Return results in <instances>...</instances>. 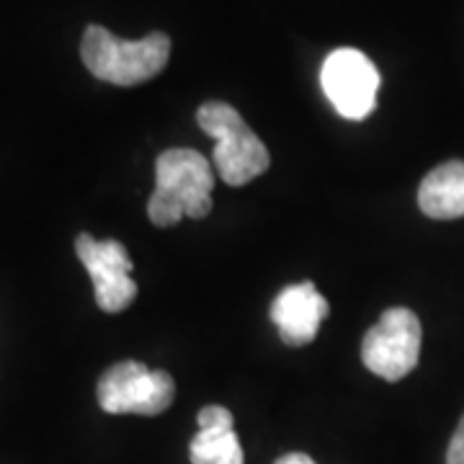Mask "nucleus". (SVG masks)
<instances>
[{"instance_id":"f257e3e1","label":"nucleus","mask_w":464,"mask_h":464,"mask_svg":"<svg viewBox=\"0 0 464 464\" xmlns=\"http://www.w3.org/2000/svg\"><path fill=\"white\" fill-rule=\"evenodd\" d=\"M215 170L209 160L188 148L166 150L155 163V191L148 217L158 227H173L181 217L201 219L212 212Z\"/></svg>"},{"instance_id":"f03ea898","label":"nucleus","mask_w":464,"mask_h":464,"mask_svg":"<svg viewBox=\"0 0 464 464\" xmlns=\"http://www.w3.org/2000/svg\"><path fill=\"white\" fill-rule=\"evenodd\" d=\"M83 65L103 83L132 88L148 83L163 72L170 57V39L163 32H152L137 42L119 39L103 26H88L81 42Z\"/></svg>"},{"instance_id":"7ed1b4c3","label":"nucleus","mask_w":464,"mask_h":464,"mask_svg":"<svg viewBox=\"0 0 464 464\" xmlns=\"http://www.w3.org/2000/svg\"><path fill=\"white\" fill-rule=\"evenodd\" d=\"M197 121L204 132L215 137V168L227 186H246L268 170L271 166L268 150L230 103L222 101L201 103Z\"/></svg>"},{"instance_id":"20e7f679","label":"nucleus","mask_w":464,"mask_h":464,"mask_svg":"<svg viewBox=\"0 0 464 464\" xmlns=\"http://www.w3.org/2000/svg\"><path fill=\"white\" fill-rule=\"evenodd\" d=\"M176 398L173 377L140 362H119L99 380V405L111 415H160Z\"/></svg>"},{"instance_id":"39448f33","label":"nucleus","mask_w":464,"mask_h":464,"mask_svg":"<svg viewBox=\"0 0 464 464\" xmlns=\"http://www.w3.org/2000/svg\"><path fill=\"white\" fill-rule=\"evenodd\" d=\"M420 359V320L405 307H390L362 343L364 366L387 382L408 377Z\"/></svg>"},{"instance_id":"423d86ee","label":"nucleus","mask_w":464,"mask_h":464,"mask_svg":"<svg viewBox=\"0 0 464 464\" xmlns=\"http://www.w3.org/2000/svg\"><path fill=\"white\" fill-rule=\"evenodd\" d=\"M320 83L333 109L343 119L362 121L377 106L380 70L364 52L351 47L331 52L320 72Z\"/></svg>"},{"instance_id":"0eeeda50","label":"nucleus","mask_w":464,"mask_h":464,"mask_svg":"<svg viewBox=\"0 0 464 464\" xmlns=\"http://www.w3.org/2000/svg\"><path fill=\"white\" fill-rule=\"evenodd\" d=\"M75 253L85 266L93 289H96V304L103 313H121L127 310L137 297V284L132 282V261L127 248L119 240H96L88 232L78 235Z\"/></svg>"},{"instance_id":"6e6552de","label":"nucleus","mask_w":464,"mask_h":464,"mask_svg":"<svg viewBox=\"0 0 464 464\" xmlns=\"http://www.w3.org/2000/svg\"><path fill=\"white\" fill-rule=\"evenodd\" d=\"M331 307L313 282L292 284L282 289L271 302V323L279 328L286 346H307L317 338L320 323L328 317Z\"/></svg>"},{"instance_id":"1a4fd4ad","label":"nucleus","mask_w":464,"mask_h":464,"mask_svg":"<svg viewBox=\"0 0 464 464\" xmlns=\"http://www.w3.org/2000/svg\"><path fill=\"white\" fill-rule=\"evenodd\" d=\"M199 433L194 436L188 457L191 464H246L237 433L232 431V413L222 405L201 408Z\"/></svg>"},{"instance_id":"9d476101","label":"nucleus","mask_w":464,"mask_h":464,"mask_svg":"<svg viewBox=\"0 0 464 464\" xmlns=\"http://www.w3.org/2000/svg\"><path fill=\"white\" fill-rule=\"evenodd\" d=\"M418 207L431 219L464 217V160H449L433 168L420 181Z\"/></svg>"},{"instance_id":"9b49d317","label":"nucleus","mask_w":464,"mask_h":464,"mask_svg":"<svg viewBox=\"0 0 464 464\" xmlns=\"http://www.w3.org/2000/svg\"><path fill=\"white\" fill-rule=\"evenodd\" d=\"M447 464H464V415L457 426V431L451 436L449 441V451H447Z\"/></svg>"},{"instance_id":"f8f14e48","label":"nucleus","mask_w":464,"mask_h":464,"mask_svg":"<svg viewBox=\"0 0 464 464\" xmlns=\"http://www.w3.org/2000/svg\"><path fill=\"white\" fill-rule=\"evenodd\" d=\"M276 464H315V462H313V457H307V454H286V457H282Z\"/></svg>"}]
</instances>
